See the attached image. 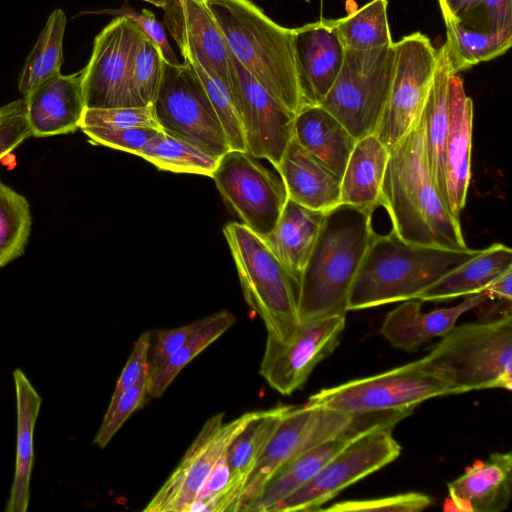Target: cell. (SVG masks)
Segmentation results:
<instances>
[{
    "label": "cell",
    "mask_w": 512,
    "mask_h": 512,
    "mask_svg": "<svg viewBox=\"0 0 512 512\" xmlns=\"http://www.w3.org/2000/svg\"><path fill=\"white\" fill-rule=\"evenodd\" d=\"M380 206L390 217L392 231L407 243L468 249L460 219L451 214L429 173L421 115L389 149Z\"/></svg>",
    "instance_id": "6da1fadb"
},
{
    "label": "cell",
    "mask_w": 512,
    "mask_h": 512,
    "mask_svg": "<svg viewBox=\"0 0 512 512\" xmlns=\"http://www.w3.org/2000/svg\"><path fill=\"white\" fill-rule=\"evenodd\" d=\"M372 214L342 203L325 213L300 276V324L347 314L351 286L375 234Z\"/></svg>",
    "instance_id": "7a4b0ae2"
},
{
    "label": "cell",
    "mask_w": 512,
    "mask_h": 512,
    "mask_svg": "<svg viewBox=\"0 0 512 512\" xmlns=\"http://www.w3.org/2000/svg\"><path fill=\"white\" fill-rule=\"evenodd\" d=\"M239 63L284 107L303 106L294 29L274 22L252 0H204Z\"/></svg>",
    "instance_id": "3957f363"
},
{
    "label": "cell",
    "mask_w": 512,
    "mask_h": 512,
    "mask_svg": "<svg viewBox=\"0 0 512 512\" xmlns=\"http://www.w3.org/2000/svg\"><path fill=\"white\" fill-rule=\"evenodd\" d=\"M422 371L447 384L452 394L512 389L511 306L454 326L423 358Z\"/></svg>",
    "instance_id": "277c9868"
},
{
    "label": "cell",
    "mask_w": 512,
    "mask_h": 512,
    "mask_svg": "<svg viewBox=\"0 0 512 512\" xmlns=\"http://www.w3.org/2000/svg\"><path fill=\"white\" fill-rule=\"evenodd\" d=\"M479 251L411 244L392 230L385 235L375 233L351 286L348 311L415 299Z\"/></svg>",
    "instance_id": "5b68a950"
},
{
    "label": "cell",
    "mask_w": 512,
    "mask_h": 512,
    "mask_svg": "<svg viewBox=\"0 0 512 512\" xmlns=\"http://www.w3.org/2000/svg\"><path fill=\"white\" fill-rule=\"evenodd\" d=\"M246 303L267 330V341L286 343L300 326L299 284L264 240L243 223L223 228Z\"/></svg>",
    "instance_id": "8992f818"
},
{
    "label": "cell",
    "mask_w": 512,
    "mask_h": 512,
    "mask_svg": "<svg viewBox=\"0 0 512 512\" xmlns=\"http://www.w3.org/2000/svg\"><path fill=\"white\" fill-rule=\"evenodd\" d=\"M392 68L393 44L345 50L341 69L320 105L356 140L374 133L388 98Z\"/></svg>",
    "instance_id": "52a82bcc"
},
{
    "label": "cell",
    "mask_w": 512,
    "mask_h": 512,
    "mask_svg": "<svg viewBox=\"0 0 512 512\" xmlns=\"http://www.w3.org/2000/svg\"><path fill=\"white\" fill-rule=\"evenodd\" d=\"M152 106L164 132L217 159L230 150L218 115L189 61L164 62L161 84Z\"/></svg>",
    "instance_id": "ba28073f"
},
{
    "label": "cell",
    "mask_w": 512,
    "mask_h": 512,
    "mask_svg": "<svg viewBox=\"0 0 512 512\" xmlns=\"http://www.w3.org/2000/svg\"><path fill=\"white\" fill-rule=\"evenodd\" d=\"M452 394L450 387L422 371L418 360L386 372L325 388L307 404L347 415L385 410H414L428 399Z\"/></svg>",
    "instance_id": "9c48e42d"
},
{
    "label": "cell",
    "mask_w": 512,
    "mask_h": 512,
    "mask_svg": "<svg viewBox=\"0 0 512 512\" xmlns=\"http://www.w3.org/2000/svg\"><path fill=\"white\" fill-rule=\"evenodd\" d=\"M437 49L420 32L393 43V68L388 98L375 130L388 148L396 145L420 116L432 83Z\"/></svg>",
    "instance_id": "30bf717a"
},
{
    "label": "cell",
    "mask_w": 512,
    "mask_h": 512,
    "mask_svg": "<svg viewBox=\"0 0 512 512\" xmlns=\"http://www.w3.org/2000/svg\"><path fill=\"white\" fill-rule=\"evenodd\" d=\"M400 453L401 445L391 429L363 434L332 457L312 480L269 512L318 511L348 486L393 462Z\"/></svg>",
    "instance_id": "8fae6325"
},
{
    "label": "cell",
    "mask_w": 512,
    "mask_h": 512,
    "mask_svg": "<svg viewBox=\"0 0 512 512\" xmlns=\"http://www.w3.org/2000/svg\"><path fill=\"white\" fill-rule=\"evenodd\" d=\"M211 178L245 226L261 238L273 230L288 198L281 177L248 152L230 149Z\"/></svg>",
    "instance_id": "7c38bea8"
},
{
    "label": "cell",
    "mask_w": 512,
    "mask_h": 512,
    "mask_svg": "<svg viewBox=\"0 0 512 512\" xmlns=\"http://www.w3.org/2000/svg\"><path fill=\"white\" fill-rule=\"evenodd\" d=\"M351 415L311 406H292L286 413L249 474L238 511L248 512L268 479L282 465L307 450L339 435Z\"/></svg>",
    "instance_id": "4fadbf2b"
},
{
    "label": "cell",
    "mask_w": 512,
    "mask_h": 512,
    "mask_svg": "<svg viewBox=\"0 0 512 512\" xmlns=\"http://www.w3.org/2000/svg\"><path fill=\"white\" fill-rule=\"evenodd\" d=\"M144 33L133 19L118 15L95 37L90 60L83 68L86 108L132 107L130 77Z\"/></svg>",
    "instance_id": "5bb4252c"
},
{
    "label": "cell",
    "mask_w": 512,
    "mask_h": 512,
    "mask_svg": "<svg viewBox=\"0 0 512 512\" xmlns=\"http://www.w3.org/2000/svg\"><path fill=\"white\" fill-rule=\"evenodd\" d=\"M255 411L225 423L224 413L210 417L178 466L147 503L145 512H187L210 471Z\"/></svg>",
    "instance_id": "9a60e30c"
},
{
    "label": "cell",
    "mask_w": 512,
    "mask_h": 512,
    "mask_svg": "<svg viewBox=\"0 0 512 512\" xmlns=\"http://www.w3.org/2000/svg\"><path fill=\"white\" fill-rule=\"evenodd\" d=\"M345 326L346 315H334L300 324L286 343L266 340L261 376L281 395H291L336 349Z\"/></svg>",
    "instance_id": "2e32d148"
},
{
    "label": "cell",
    "mask_w": 512,
    "mask_h": 512,
    "mask_svg": "<svg viewBox=\"0 0 512 512\" xmlns=\"http://www.w3.org/2000/svg\"><path fill=\"white\" fill-rule=\"evenodd\" d=\"M232 90L246 150L275 168L293 137L295 115L278 102L230 52Z\"/></svg>",
    "instance_id": "e0dca14e"
},
{
    "label": "cell",
    "mask_w": 512,
    "mask_h": 512,
    "mask_svg": "<svg viewBox=\"0 0 512 512\" xmlns=\"http://www.w3.org/2000/svg\"><path fill=\"white\" fill-rule=\"evenodd\" d=\"M164 22L184 60H195L208 73L232 84L230 50L204 0H168Z\"/></svg>",
    "instance_id": "ac0fdd59"
},
{
    "label": "cell",
    "mask_w": 512,
    "mask_h": 512,
    "mask_svg": "<svg viewBox=\"0 0 512 512\" xmlns=\"http://www.w3.org/2000/svg\"><path fill=\"white\" fill-rule=\"evenodd\" d=\"M294 47L303 105H320L341 69L345 48L330 19L294 28Z\"/></svg>",
    "instance_id": "d6986e66"
},
{
    "label": "cell",
    "mask_w": 512,
    "mask_h": 512,
    "mask_svg": "<svg viewBox=\"0 0 512 512\" xmlns=\"http://www.w3.org/2000/svg\"><path fill=\"white\" fill-rule=\"evenodd\" d=\"M474 105L463 80L452 74L448 90V132L444 151L447 207L460 219L471 179V144Z\"/></svg>",
    "instance_id": "ffe728a7"
},
{
    "label": "cell",
    "mask_w": 512,
    "mask_h": 512,
    "mask_svg": "<svg viewBox=\"0 0 512 512\" xmlns=\"http://www.w3.org/2000/svg\"><path fill=\"white\" fill-rule=\"evenodd\" d=\"M443 509L449 512H501L511 500L512 454L492 453L447 484Z\"/></svg>",
    "instance_id": "44dd1931"
},
{
    "label": "cell",
    "mask_w": 512,
    "mask_h": 512,
    "mask_svg": "<svg viewBox=\"0 0 512 512\" xmlns=\"http://www.w3.org/2000/svg\"><path fill=\"white\" fill-rule=\"evenodd\" d=\"M82 78L83 69L59 74L23 96L33 136L69 134L80 128L86 109Z\"/></svg>",
    "instance_id": "7402d4cb"
},
{
    "label": "cell",
    "mask_w": 512,
    "mask_h": 512,
    "mask_svg": "<svg viewBox=\"0 0 512 512\" xmlns=\"http://www.w3.org/2000/svg\"><path fill=\"white\" fill-rule=\"evenodd\" d=\"M488 300V295L480 292L467 296L456 306L429 312H422L421 300H406L386 315L380 332L393 347L413 352L423 343L444 336L463 314Z\"/></svg>",
    "instance_id": "603a6c76"
},
{
    "label": "cell",
    "mask_w": 512,
    "mask_h": 512,
    "mask_svg": "<svg viewBox=\"0 0 512 512\" xmlns=\"http://www.w3.org/2000/svg\"><path fill=\"white\" fill-rule=\"evenodd\" d=\"M278 171L289 199L316 211L327 212L341 204L340 178L320 163L292 137Z\"/></svg>",
    "instance_id": "cb8c5ba5"
},
{
    "label": "cell",
    "mask_w": 512,
    "mask_h": 512,
    "mask_svg": "<svg viewBox=\"0 0 512 512\" xmlns=\"http://www.w3.org/2000/svg\"><path fill=\"white\" fill-rule=\"evenodd\" d=\"M293 139L341 179L356 139L321 105L305 104L295 115Z\"/></svg>",
    "instance_id": "d4e9b609"
},
{
    "label": "cell",
    "mask_w": 512,
    "mask_h": 512,
    "mask_svg": "<svg viewBox=\"0 0 512 512\" xmlns=\"http://www.w3.org/2000/svg\"><path fill=\"white\" fill-rule=\"evenodd\" d=\"M388 159L389 149L375 133L357 139L340 179L341 203L373 213L380 206Z\"/></svg>",
    "instance_id": "484cf974"
},
{
    "label": "cell",
    "mask_w": 512,
    "mask_h": 512,
    "mask_svg": "<svg viewBox=\"0 0 512 512\" xmlns=\"http://www.w3.org/2000/svg\"><path fill=\"white\" fill-rule=\"evenodd\" d=\"M17 406L16 455L13 482L6 512H25L30 501V481L34 464V429L42 398L26 374L13 371Z\"/></svg>",
    "instance_id": "4316f807"
},
{
    "label": "cell",
    "mask_w": 512,
    "mask_h": 512,
    "mask_svg": "<svg viewBox=\"0 0 512 512\" xmlns=\"http://www.w3.org/2000/svg\"><path fill=\"white\" fill-rule=\"evenodd\" d=\"M325 213L306 208L287 198L275 227L262 238L298 284L318 238Z\"/></svg>",
    "instance_id": "83f0119b"
},
{
    "label": "cell",
    "mask_w": 512,
    "mask_h": 512,
    "mask_svg": "<svg viewBox=\"0 0 512 512\" xmlns=\"http://www.w3.org/2000/svg\"><path fill=\"white\" fill-rule=\"evenodd\" d=\"M510 268L511 248L502 243H493L442 275L415 299L437 302L477 294Z\"/></svg>",
    "instance_id": "f1b7e54d"
},
{
    "label": "cell",
    "mask_w": 512,
    "mask_h": 512,
    "mask_svg": "<svg viewBox=\"0 0 512 512\" xmlns=\"http://www.w3.org/2000/svg\"><path fill=\"white\" fill-rule=\"evenodd\" d=\"M454 74L444 44L437 49V63L429 92L421 110L427 166L446 203L444 151L448 132V90ZM447 205V203H446Z\"/></svg>",
    "instance_id": "f546056e"
},
{
    "label": "cell",
    "mask_w": 512,
    "mask_h": 512,
    "mask_svg": "<svg viewBox=\"0 0 512 512\" xmlns=\"http://www.w3.org/2000/svg\"><path fill=\"white\" fill-rule=\"evenodd\" d=\"M352 440L354 439L341 432L282 465L265 483L248 512H269L276 504L312 480Z\"/></svg>",
    "instance_id": "4dcf8cb0"
},
{
    "label": "cell",
    "mask_w": 512,
    "mask_h": 512,
    "mask_svg": "<svg viewBox=\"0 0 512 512\" xmlns=\"http://www.w3.org/2000/svg\"><path fill=\"white\" fill-rule=\"evenodd\" d=\"M443 43L454 74L504 54L512 45V31L481 32L451 18H443Z\"/></svg>",
    "instance_id": "1f68e13d"
},
{
    "label": "cell",
    "mask_w": 512,
    "mask_h": 512,
    "mask_svg": "<svg viewBox=\"0 0 512 512\" xmlns=\"http://www.w3.org/2000/svg\"><path fill=\"white\" fill-rule=\"evenodd\" d=\"M291 408L290 405H280L255 411L254 416L228 446L226 459L231 477L242 490L260 454Z\"/></svg>",
    "instance_id": "d6a6232c"
},
{
    "label": "cell",
    "mask_w": 512,
    "mask_h": 512,
    "mask_svg": "<svg viewBox=\"0 0 512 512\" xmlns=\"http://www.w3.org/2000/svg\"><path fill=\"white\" fill-rule=\"evenodd\" d=\"M236 321L226 310L202 318L200 327L158 367L149 372L148 395L161 397L178 373L197 355L224 334Z\"/></svg>",
    "instance_id": "836d02e7"
},
{
    "label": "cell",
    "mask_w": 512,
    "mask_h": 512,
    "mask_svg": "<svg viewBox=\"0 0 512 512\" xmlns=\"http://www.w3.org/2000/svg\"><path fill=\"white\" fill-rule=\"evenodd\" d=\"M65 27L66 16L63 10H54L26 58L19 76L18 89L23 96L45 81L61 74Z\"/></svg>",
    "instance_id": "e575fe53"
},
{
    "label": "cell",
    "mask_w": 512,
    "mask_h": 512,
    "mask_svg": "<svg viewBox=\"0 0 512 512\" xmlns=\"http://www.w3.org/2000/svg\"><path fill=\"white\" fill-rule=\"evenodd\" d=\"M387 0H371L353 13L330 19L345 50H370L393 44Z\"/></svg>",
    "instance_id": "d590c367"
},
{
    "label": "cell",
    "mask_w": 512,
    "mask_h": 512,
    "mask_svg": "<svg viewBox=\"0 0 512 512\" xmlns=\"http://www.w3.org/2000/svg\"><path fill=\"white\" fill-rule=\"evenodd\" d=\"M160 170L211 177L218 164L191 143L160 130L138 153Z\"/></svg>",
    "instance_id": "8d00e7d4"
},
{
    "label": "cell",
    "mask_w": 512,
    "mask_h": 512,
    "mask_svg": "<svg viewBox=\"0 0 512 512\" xmlns=\"http://www.w3.org/2000/svg\"><path fill=\"white\" fill-rule=\"evenodd\" d=\"M31 226L26 197L0 181V268L24 254Z\"/></svg>",
    "instance_id": "74e56055"
},
{
    "label": "cell",
    "mask_w": 512,
    "mask_h": 512,
    "mask_svg": "<svg viewBox=\"0 0 512 512\" xmlns=\"http://www.w3.org/2000/svg\"><path fill=\"white\" fill-rule=\"evenodd\" d=\"M164 62L159 46L144 33L135 54L130 77L132 107L153 104L161 84Z\"/></svg>",
    "instance_id": "f35d334b"
},
{
    "label": "cell",
    "mask_w": 512,
    "mask_h": 512,
    "mask_svg": "<svg viewBox=\"0 0 512 512\" xmlns=\"http://www.w3.org/2000/svg\"><path fill=\"white\" fill-rule=\"evenodd\" d=\"M189 61L199 77L223 126L230 149L246 151V144L239 118L232 84L215 74L205 71L195 60Z\"/></svg>",
    "instance_id": "ab89813d"
},
{
    "label": "cell",
    "mask_w": 512,
    "mask_h": 512,
    "mask_svg": "<svg viewBox=\"0 0 512 512\" xmlns=\"http://www.w3.org/2000/svg\"><path fill=\"white\" fill-rule=\"evenodd\" d=\"M242 491L231 477L225 451L210 471L189 511H238Z\"/></svg>",
    "instance_id": "60d3db41"
},
{
    "label": "cell",
    "mask_w": 512,
    "mask_h": 512,
    "mask_svg": "<svg viewBox=\"0 0 512 512\" xmlns=\"http://www.w3.org/2000/svg\"><path fill=\"white\" fill-rule=\"evenodd\" d=\"M149 372L133 387L122 393L117 399L110 401L103 421L96 433L93 444L103 449L132 415L140 408L148 395Z\"/></svg>",
    "instance_id": "b9f144b4"
},
{
    "label": "cell",
    "mask_w": 512,
    "mask_h": 512,
    "mask_svg": "<svg viewBox=\"0 0 512 512\" xmlns=\"http://www.w3.org/2000/svg\"><path fill=\"white\" fill-rule=\"evenodd\" d=\"M83 127H99L106 129L149 127L161 129L152 105L105 109L86 108L80 129Z\"/></svg>",
    "instance_id": "7bdbcfd3"
},
{
    "label": "cell",
    "mask_w": 512,
    "mask_h": 512,
    "mask_svg": "<svg viewBox=\"0 0 512 512\" xmlns=\"http://www.w3.org/2000/svg\"><path fill=\"white\" fill-rule=\"evenodd\" d=\"M432 504L428 495L420 492H407L382 498L365 500H348L332 504L318 511L331 512H358V511H390V512H418Z\"/></svg>",
    "instance_id": "ee69618b"
},
{
    "label": "cell",
    "mask_w": 512,
    "mask_h": 512,
    "mask_svg": "<svg viewBox=\"0 0 512 512\" xmlns=\"http://www.w3.org/2000/svg\"><path fill=\"white\" fill-rule=\"evenodd\" d=\"M81 130L94 144L125 151L137 156L161 129L149 127L123 129L83 127Z\"/></svg>",
    "instance_id": "f6af8a7d"
},
{
    "label": "cell",
    "mask_w": 512,
    "mask_h": 512,
    "mask_svg": "<svg viewBox=\"0 0 512 512\" xmlns=\"http://www.w3.org/2000/svg\"><path fill=\"white\" fill-rule=\"evenodd\" d=\"M31 136L24 97L0 107V160Z\"/></svg>",
    "instance_id": "bcb514c9"
},
{
    "label": "cell",
    "mask_w": 512,
    "mask_h": 512,
    "mask_svg": "<svg viewBox=\"0 0 512 512\" xmlns=\"http://www.w3.org/2000/svg\"><path fill=\"white\" fill-rule=\"evenodd\" d=\"M202 319L172 329H161L151 333L149 348V372L158 367L177 351L200 327Z\"/></svg>",
    "instance_id": "7dc6e473"
},
{
    "label": "cell",
    "mask_w": 512,
    "mask_h": 512,
    "mask_svg": "<svg viewBox=\"0 0 512 512\" xmlns=\"http://www.w3.org/2000/svg\"><path fill=\"white\" fill-rule=\"evenodd\" d=\"M151 332H143L135 341L127 362L116 382L111 400L117 399L122 393L137 384L149 372V348Z\"/></svg>",
    "instance_id": "c3c4849f"
},
{
    "label": "cell",
    "mask_w": 512,
    "mask_h": 512,
    "mask_svg": "<svg viewBox=\"0 0 512 512\" xmlns=\"http://www.w3.org/2000/svg\"><path fill=\"white\" fill-rule=\"evenodd\" d=\"M120 15H127L141 27L146 35L159 46L165 62L169 64L180 63L168 42L165 29L150 10L143 9L141 13H137L129 9H123Z\"/></svg>",
    "instance_id": "681fc988"
},
{
    "label": "cell",
    "mask_w": 512,
    "mask_h": 512,
    "mask_svg": "<svg viewBox=\"0 0 512 512\" xmlns=\"http://www.w3.org/2000/svg\"><path fill=\"white\" fill-rule=\"evenodd\" d=\"M484 32L512 31V0H481Z\"/></svg>",
    "instance_id": "f907efd6"
},
{
    "label": "cell",
    "mask_w": 512,
    "mask_h": 512,
    "mask_svg": "<svg viewBox=\"0 0 512 512\" xmlns=\"http://www.w3.org/2000/svg\"><path fill=\"white\" fill-rule=\"evenodd\" d=\"M438 3L443 18H451L466 26L479 10L481 0H438Z\"/></svg>",
    "instance_id": "816d5d0a"
},
{
    "label": "cell",
    "mask_w": 512,
    "mask_h": 512,
    "mask_svg": "<svg viewBox=\"0 0 512 512\" xmlns=\"http://www.w3.org/2000/svg\"><path fill=\"white\" fill-rule=\"evenodd\" d=\"M512 268L494 279L485 289L489 299L511 301L512 300Z\"/></svg>",
    "instance_id": "f5cc1de1"
},
{
    "label": "cell",
    "mask_w": 512,
    "mask_h": 512,
    "mask_svg": "<svg viewBox=\"0 0 512 512\" xmlns=\"http://www.w3.org/2000/svg\"><path fill=\"white\" fill-rule=\"evenodd\" d=\"M141 1H145V2H148L152 5H155L157 7H160V8H164L168 2V0H141Z\"/></svg>",
    "instance_id": "db71d44e"
},
{
    "label": "cell",
    "mask_w": 512,
    "mask_h": 512,
    "mask_svg": "<svg viewBox=\"0 0 512 512\" xmlns=\"http://www.w3.org/2000/svg\"><path fill=\"white\" fill-rule=\"evenodd\" d=\"M305 1H309V0H305Z\"/></svg>",
    "instance_id": "11a10c76"
}]
</instances>
